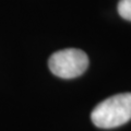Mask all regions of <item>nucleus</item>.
Masks as SVG:
<instances>
[{
    "label": "nucleus",
    "mask_w": 131,
    "mask_h": 131,
    "mask_svg": "<svg viewBox=\"0 0 131 131\" xmlns=\"http://www.w3.org/2000/svg\"><path fill=\"white\" fill-rule=\"evenodd\" d=\"M131 119V93H121L101 102L91 113V120L102 129H112Z\"/></svg>",
    "instance_id": "obj_1"
},
{
    "label": "nucleus",
    "mask_w": 131,
    "mask_h": 131,
    "mask_svg": "<svg viewBox=\"0 0 131 131\" xmlns=\"http://www.w3.org/2000/svg\"><path fill=\"white\" fill-rule=\"evenodd\" d=\"M48 67L56 77L61 79H74L86 71L89 57L81 49H62L50 56Z\"/></svg>",
    "instance_id": "obj_2"
},
{
    "label": "nucleus",
    "mask_w": 131,
    "mask_h": 131,
    "mask_svg": "<svg viewBox=\"0 0 131 131\" xmlns=\"http://www.w3.org/2000/svg\"><path fill=\"white\" fill-rule=\"evenodd\" d=\"M118 13L122 19L131 21V0H120L118 3Z\"/></svg>",
    "instance_id": "obj_3"
}]
</instances>
